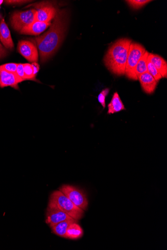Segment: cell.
<instances>
[{
	"instance_id": "6da1fadb",
	"label": "cell",
	"mask_w": 167,
	"mask_h": 250,
	"mask_svg": "<svg viewBox=\"0 0 167 250\" xmlns=\"http://www.w3.org/2000/svg\"><path fill=\"white\" fill-rule=\"evenodd\" d=\"M67 23L65 12L58 11L48 31L35 39L42 62L49 60L60 47L64 38Z\"/></svg>"
},
{
	"instance_id": "7a4b0ae2",
	"label": "cell",
	"mask_w": 167,
	"mask_h": 250,
	"mask_svg": "<svg viewBox=\"0 0 167 250\" xmlns=\"http://www.w3.org/2000/svg\"><path fill=\"white\" fill-rule=\"evenodd\" d=\"M132 41L129 39H119L111 45L105 58L108 69L117 76L125 75V68Z\"/></svg>"
},
{
	"instance_id": "3957f363",
	"label": "cell",
	"mask_w": 167,
	"mask_h": 250,
	"mask_svg": "<svg viewBox=\"0 0 167 250\" xmlns=\"http://www.w3.org/2000/svg\"><path fill=\"white\" fill-rule=\"evenodd\" d=\"M49 201L53 202L60 210L77 221L84 216V211L76 206L60 190L54 191Z\"/></svg>"
},
{
	"instance_id": "277c9868",
	"label": "cell",
	"mask_w": 167,
	"mask_h": 250,
	"mask_svg": "<svg viewBox=\"0 0 167 250\" xmlns=\"http://www.w3.org/2000/svg\"><path fill=\"white\" fill-rule=\"evenodd\" d=\"M146 51L142 45L132 42L130 45L125 72V74L128 79L135 81L138 80L135 72V68Z\"/></svg>"
},
{
	"instance_id": "5b68a950",
	"label": "cell",
	"mask_w": 167,
	"mask_h": 250,
	"mask_svg": "<svg viewBox=\"0 0 167 250\" xmlns=\"http://www.w3.org/2000/svg\"><path fill=\"white\" fill-rule=\"evenodd\" d=\"M59 190L78 208L84 211L87 209L88 201L83 190L70 185H64L61 187Z\"/></svg>"
},
{
	"instance_id": "8992f818",
	"label": "cell",
	"mask_w": 167,
	"mask_h": 250,
	"mask_svg": "<svg viewBox=\"0 0 167 250\" xmlns=\"http://www.w3.org/2000/svg\"><path fill=\"white\" fill-rule=\"evenodd\" d=\"M36 13L37 10L35 9L15 12L11 20L13 28L20 32L23 29L30 25L36 21Z\"/></svg>"
},
{
	"instance_id": "52a82bcc",
	"label": "cell",
	"mask_w": 167,
	"mask_h": 250,
	"mask_svg": "<svg viewBox=\"0 0 167 250\" xmlns=\"http://www.w3.org/2000/svg\"><path fill=\"white\" fill-rule=\"evenodd\" d=\"M72 219H74L60 210L53 202L49 201L46 212V223L51 228L61 222Z\"/></svg>"
},
{
	"instance_id": "ba28073f",
	"label": "cell",
	"mask_w": 167,
	"mask_h": 250,
	"mask_svg": "<svg viewBox=\"0 0 167 250\" xmlns=\"http://www.w3.org/2000/svg\"><path fill=\"white\" fill-rule=\"evenodd\" d=\"M19 52L28 61L33 63L38 61L39 55L36 45L28 41H21L18 44Z\"/></svg>"
},
{
	"instance_id": "9c48e42d",
	"label": "cell",
	"mask_w": 167,
	"mask_h": 250,
	"mask_svg": "<svg viewBox=\"0 0 167 250\" xmlns=\"http://www.w3.org/2000/svg\"><path fill=\"white\" fill-rule=\"evenodd\" d=\"M57 12L56 9L49 4H40L37 7L36 21L45 22H51L54 19Z\"/></svg>"
},
{
	"instance_id": "30bf717a",
	"label": "cell",
	"mask_w": 167,
	"mask_h": 250,
	"mask_svg": "<svg viewBox=\"0 0 167 250\" xmlns=\"http://www.w3.org/2000/svg\"><path fill=\"white\" fill-rule=\"evenodd\" d=\"M22 81L16 74L4 71L0 68V87L4 88L10 86L19 89V83Z\"/></svg>"
},
{
	"instance_id": "8fae6325",
	"label": "cell",
	"mask_w": 167,
	"mask_h": 250,
	"mask_svg": "<svg viewBox=\"0 0 167 250\" xmlns=\"http://www.w3.org/2000/svg\"><path fill=\"white\" fill-rule=\"evenodd\" d=\"M138 80H139L142 88L146 94H152L154 92L157 82L147 72L140 75Z\"/></svg>"
},
{
	"instance_id": "7c38bea8",
	"label": "cell",
	"mask_w": 167,
	"mask_h": 250,
	"mask_svg": "<svg viewBox=\"0 0 167 250\" xmlns=\"http://www.w3.org/2000/svg\"><path fill=\"white\" fill-rule=\"evenodd\" d=\"M51 24V22H45L36 21L30 25L23 29L20 33L24 35H38L50 27Z\"/></svg>"
},
{
	"instance_id": "4fadbf2b",
	"label": "cell",
	"mask_w": 167,
	"mask_h": 250,
	"mask_svg": "<svg viewBox=\"0 0 167 250\" xmlns=\"http://www.w3.org/2000/svg\"><path fill=\"white\" fill-rule=\"evenodd\" d=\"M0 41L6 49L12 50L14 48V45L10 31L4 19L0 22Z\"/></svg>"
},
{
	"instance_id": "5bb4252c",
	"label": "cell",
	"mask_w": 167,
	"mask_h": 250,
	"mask_svg": "<svg viewBox=\"0 0 167 250\" xmlns=\"http://www.w3.org/2000/svg\"><path fill=\"white\" fill-rule=\"evenodd\" d=\"M148 59L153 64L162 78L167 77V63L161 57L158 55L150 54Z\"/></svg>"
},
{
	"instance_id": "9a60e30c",
	"label": "cell",
	"mask_w": 167,
	"mask_h": 250,
	"mask_svg": "<svg viewBox=\"0 0 167 250\" xmlns=\"http://www.w3.org/2000/svg\"><path fill=\"white\" fill-rule=\"evenodd\" d=\"M108 114H114L116 112L125 109V106L117 92L114 94L112 99L108 105Z\"/></svg>"
},
{
	"instance_id": "2e32d148",
	"label": "cell",
	"mask_w": 167,
	"mask_h": 250,
	"mask_svg": "<svg viewBox=\"0 0 167 250\" xmlns=\"http://www.w3.org/2000/svg\"><path fill=\"white\" fill-rule=\"evenodd\" d=\"M77 222L78 221L73 222L69 226L66 232V238L76 240L83 236V230Z\"/></svg>"
},
{
	"instance_id": "e0dca14e",
	"label": "cell",
	"mask_w": 167,
	"mask_h": 250,
	"mask_svg": "<svg viewBox=\"0 0 167 250\" xmlns=\"http://www.w3.org/2000/svg\"><path fill=\"white\" fill-rule=\"evenodd\" d=\"M77 221L75 219H72L61 222L52 227V231L57 236L66 238V232L69 226L72 223Z\"/></svg>"
},
{
	"instance_id": "ac0fdd59",
	"label": "cell",
	"mask_w": 167,
	"mask_h": 250,
	"mask_svg": "<svg viewBox=\"0 0 167 250\" xmlns=\"http://www.w3.org/2000/svg\"><path fill=\"white\" fill-rule=\"evenodd\" d=\"M149 53L146 51L144 55H143L138 62L135 68V74L137 77L142 74L147 72V61Z\"/></svg>"
},
{
	"instance_id": "d6986e66",
	"label": "cell",
	"mask_w": 167,
	"mask_h": 250,
	"mask_svg": "<svg viewBox=\"0 0 167 250\" xmlns=\"http://www.w3.org/2000/svg\"><path fill=\"white\" fill-rule=\"evenodd\" d=\"M23 67L26 81L30 80L37 81L36 77L34 75V69L32 64L28 63H24Z\"/></svg>"
},
{
	"instance_id": "ffe728a7",
	"label": "cell",
	"mask_w": 167,
	"mask_h": 250,
	"mask_svg": "<svg viewBox=\"0 0 167 250\" xmlns=\"http://www.w3.org/2000/svg\"><path fill=\"white\" fill-rule=\"evenodd\" d=\"M147 71L157 82L162 78L155 66L148 59L147 61Z\"/></svg>"
},
{
	"instance_id": "44dd1931",
	"label": "cell",
	"mask_w": 167,
	"mask_h": 250,
	"mask_svg": "<svg viewBox=\"0 0 167 250\" xmlns=\"http://www.w3.org/2000/svg\"><path fill=\"white\" fill-rule=\"evenodd\" d=\"M151 1H148V0H129V1H126L132 8L136 10L141 9Z\"/></svg>"
},
{
	"instance_id": "7402d4cb",
	"label": "cell",
	"mask_w": 167,
	"mask_h": 250,
	"mask_svg": "<svg viewBox=\"0 0 167 250\" xmlns=\"http://www.w3.org/2000/svg\"><path fill=\"white\" fill-rule=\"evenodd\" d=\"M18 63H7L0 65V68L7 72L16 74Z\"/></svg>"
},
{
	"instance_id": "603a6c76",
	"label": "cell",
	"mask_w": 167,
	"mask_h": 250,
	"mask_svg": "<svg viewBox=\"0 0 167 250\" xmlns=\"http://www.w3.org/2000/svg\"><path fill=\"white\" fill-rule=\"evenodd\" d=\"M110 89L107 88L104 89L102 92L99 94L98 100L100 104L102 105L103 108L106 107V98L109 94Z\"/></svg>"
},
{
	"instance_id": "cb8c5ba5",
	"label": "cell",
	"mask_w": 167,
	"mask_h": 250,
	"mask_svg": "<svg viewBox=\"0 0 167 250\" xmlns=\"http://www.w3.org/2000/svg\"><path fill=\"white\" fill-rule=\"evenodd\" d=\"M16 74L22 82L26 81L24 70L23 63L18 64Z\"/></svg>"
},
{
	"instance_id": "d4e9b609",
	"label": "cell",
	"mask_w": 167,
	"mask_h": 250,
	"mask_svg": "<svg viewBox=\"0 0 167 250\" xmlns=\"http://www.w3.org/2000/svg\"><path fill=\"white\" fill-rule=\"evenodd\" d=\"M32 65L33 67L34 75L36 77L40 70V66L37 62H33Z\"/></svg>"
},
{
	"instance_id": "484cf974",
	"label": "cell",
	"mask_w": 167,
	"mask_h": 250,
	"mask_svg": "<svg viewBox=\"0 0 167 250\" xmlns=\"http://www.w3.org/2000/svg\"><path fill=\"white\" fill-rule=\"evenodd\" d=\"M5 3L9 4H22L24 3L27 2V1H4Z\"/></svg>"
},
{
	"instance_id": "4316f807",
	"label": "cell",
	"mask_w": 167,
	"mask_h": 250,
	"mask_svg": "<svg viewBox=\"0 0 167 250\" xmlns=\"http://www.w3.org/2000/svg\"><path fill=\"white\" fill-rule=\"evenodd\" d=\"M3 51L2 50V48L1 47V44H0V56H1L2 54H1V52Z\"/></svg>"
},
{
	"instance_id": "83f0119b",
	"label": "cell",
	"mask_w": 167,
	"mask_h": 250,
	"mask_svg": "<svg viewBox=\"0 0 167 250\" xmlns=\"http://www.w3.org/2000/svg\"><path fill=\"white\" fill-rule=\"evenodd\" d=\"M4 2L3 0H0V6H1Z\"/></svg>"
}]
</instances>
